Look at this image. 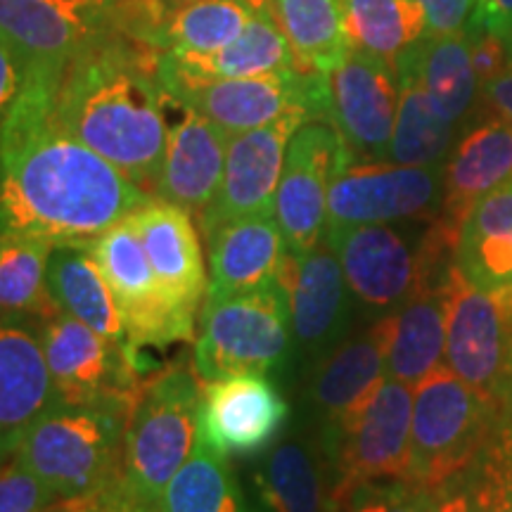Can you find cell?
Returning a JSON list of instances; mask_svg holds the SVG:
<instances>
[{"label":"cell","instance_id":"obj_47","mask_svg":"<svg viewBox=\"0 0 512 512\" xmlns=\"http://www.w3.org/2000/svg\"><path fill=\"white\" fill-rule=\"evenodd\" d=\"M169 8H174V5H183V3H190V0H164ZM242 3H247L249 8L256 10V12H264V10H271V0H242Z\"/></svg>","mask_w":512,"mask_h":512},{"label":"cell","instance_id":"obj_21","mask_svg":"<svg viewBox=\"0 0 512 512\" xmlns=\"http://www.w3.org/2000/svg\"><path fill=\"white\" fill-rule=\"evenodd\" d=\"M209 242L207 299H226L278 283L287 247L273 214L223 223Z\"/></svg>","mask_w":512,"mask_h":512},{"label":"cell","instance_id":"obj_9","mask_svg":"<svg viewBox=\"0 0 512 512\" xmlns=\"http://www.w3.org/2000/svg\"><path fill=\"white\" fill-rule=\"evenodd\" d=\"M55 403L107 408L131 418L145 382L126 344L100 335L69 313L57 311L38 328Z\"/></svg>","mask_w":512,"mask_h":512},{"label":"cell","instance_id":"obj_3","mask_svg":"<svg viewBox=\"0 0 512 512\" xmlns=\"http://www.w3.org/2000/svg\"><path fill=\"white\" fill-rule=\"evenodd\" d=\"M128 418L107 408L53 403L19 441L15 458L57 498H83L126 479Z\"/></svg>","mask_w":512,"mask_h":512},{"label":"cell","instance_id":"obj_17","mask_svg":"<svg viewBox=\"0 0 512 512\" xmlns=\"http://www.w3.org/2000/svg\"><path fill=\"white\" fill-rule=\"evenodd\" d=\"M335 249L349 290L375 309L401 306L425 285L420 256L387 223L335 228L325 233Z\"/></svg>","mask_w":512,"mask_h":512},{"label":"cell","instance_id":"obj_16","mask_svg":"<svg viewBox=\"0 0 512 512\" xmlns=\"http://www.w3.org/2000/svg\"><path fill=\"white\" fill-rule=\"evenodd\" d=\"M290 406L266 375L202 382V439L221 456L252 458L280 437Z\"/></svg>","mask_w":512,"mask_h":512},{"label":"cell","instance_id":"obj_27","mask_svg":"<svg viewBox=\"0 0 512 512\" xmlns=\"http://www.w3.org/2000/svg\"><path fill=\"white\" fill-rule=\"evenodd\" d=\"M46 280L57 309L100 335L126 344L117 302L88 245H55L50 249Z\"/></svg>","mask_w":512,"mask_h":512},{"label":"cell","instance_id":"obj_19","mask_svg":"<svg viewBox=\"0 0 512 512\" xmlns=\"http://www.w3.org/2000/svg\"><path fill=\"white\" fill-rule=\"evenodd\" d=\"M510 178L512 119H489L472 128L458 143L444 171V197L432 233L456 249L460 226L470 209Z\"/></svg>","mask_w":512,"mask_h":512},{"label":"cell","instance_id":"obj_49","mask_svg":"<svg viewBox=\"0 0 512 512\" xmlns=\"http://www.w3.org/2000/svg\"><path fill=\"white\" fill-rule=\"evenodd\" d=\"M0 465H3V460H0Z\"/></svg>","mask_w":512,"mask_h":512},{"label":"cell","instance_id":"obj_48","mask_svg":"<svg viewBox=\"0 0 512 512\" xmlns=\"http://www.w3.org/2000/svg\"><path fill=\"white\" fill-rule=\"evenodd\" d=\"M335 512H344V510H335Z\"/></svg>","mask_w":512,"mask_h":512},{"label":"cell","instance_id":"obj_38","mask_svg":"<svg viewBox=\"0 0 512 512\" xmlns=\"http://www.w3.org/2000/svg\"><path fill=\"white\" fill-rule=\"evenodd\" d=\"M60 498L12 456L0 465V512H48Z\"/></svg>","mask_w":512,"mask_h":512},{"label":"cell","instance_id":"obj_24","mask_svg":"<svg viewBox=\"0 0 512 512\" xmlns=\"http://www.w3.org/2000/svg\"><path fill=\"white\" fill-rule=\"evenodd\" d=\"M373 330L384 351V370L415 387L446 356V309L441 287H420Z\"/></svg>","mask_w":512,"mask_h":512},{"label":"cell","instance_id":"obj_42","mask_svg":"<svg viewBox=\"0 0 512 512\" xmlns=\"http://www.w3.org/2000/svg\"><path fill=\"white\" fill-rule=\"evenodd\" d=\"M24 67L8 43L0 38V126L8 117L10 107L15 105L19 91H22Z\"/></svg>","mask_w":512,"mask_h":512},{"label":"cell","instance_id":"obj_43","mask_svg":"<svg viewBox=\"0 0 512 512\" xmlns=\"http://www.w3.org/2000/svg\"><path fill=\"white\" fill-rule=\"evenodd\" d=\"M484 95L501 117L512 119V57L496 79L484 83Z\"/></svg>","mask_w":512,"mask_h":512},{"label":"cell","instance_id":"obj_7","mask_svg":"<svg viewBox=\"0 0 512 512\" xmlns=\"http://www.w3.org/2000/svg\"><path fill=\"white\" fill-rule=\"evenodd\" d=\"M166 95L219 126L228 136L252 131L290 112L311 121H330V74L290 69L252 79H195L159 72Z\"/></svg>","mask_w":512,"mask_h":512},{"label":"cell","instance_id":"obj_41","mask_svg":"<svg viewBox=\"0 0 512 512\" xmlns=\"http://www.w3.org/2000/svg\"><path fill=\"white\" fill-rule=\"evenodd\" d=\"M470 29L489 31L512 48V0H477Z\"/></svg>","mask_w":512,"mask_h":512},{"label":"cell","instance_id":"obj_15","mask_svg":"<svg viewBox=\"0 0 512 512\" xmlns=\"http://www.w3.org/2000/svg\"><path fill=\"white\" fill-rule=\"evenodd\" d=\"M399 100L401 83L394 64L351 48L330 74L332 124L342 133L351 157L387 159Z\"/></svg>","mask_w":512,"mask_h":512},{"label":"cell","instance_id":"obj_20","mask_svg":"<svg viewBox=\"0 0 512 512\" xmlns=\"http://www.w3.org/2000/svg\"><path fill=\"white\" fill-rule=\"evenodd\" d=\"M178 112L181 117L169 124L155 197L202 219L219 192L230 136L188 107L178 105Z\"/></svg>","mask_w":512,"mask_h":512},{"label":"cell","instance_id":"obj_44","mask_svg":"<svg viewBox=\"0 0 512 512\" xmlns=\"http://www.w3.org/2000/svg\"><path fill=\"white\" fill-rule=\"evenodd\" d=\"M102 512H159L157 505L140 503L136 496L128 491V486H121V489L114 494L110 501H107L105 510Z\"/></svg>","mask_w":512,"mask_h":512},{"label":"cell","instance_id":"obj_4","mask_svg":"<svg viewBox=\"0 0 512 512\" xmlns=\"http://www.w3.org/2000/svg\"><path fill=\"white\" fill-rule=\"evenodd\" d=\"M501 415L448 366L434 368L413 389L408 484L446 489L477 463L501 425Z\"/></svg>","mask_w":512,"mask_h":512},{"label":"cell","instance_id":"obj_32","mask_svg":"<svg viewBox=\"0 0 512 512\" xmlns=\"http://www.w3.org/2000/svg\"><path fill=\"white\" fill-rule=\"evenodd\" d=\"M256 489L268 512H335L316 460L299 441L268 448L256 472Z\"/></svg>","mask_w":512,"mask_h":512},{"label":"cell","instance_id":"obj_14","mask_svg":"<svg viewBox=\"0 0 512 512\" xmlns=\"http://www.w3.org/2000/svg\"><path fill=\"white\" fill-rule=\"evenodd\" d=\"M306 121L311 119L304 112H290L271 124L228 138L226 169L219 192L200 219L204 235L223 223L273 214L287 147Z\"/></svg>","mask_w":512,"mask_h":512},{"label":"cell","instance_id":"obj_34","mask_svg":"<svg viewBox=\"0 0 512 512\" xmlns=\"http://www.w3.org/2000/svg\"><path fill=\"white\" fill-rule=\"evenodd\" d=\"M256 10L242 0H190L169 8L159 53L204 55L226 48L249 27Z\"/></svg>","mask_w":512,"mask_h":512},{"label":"cell","instance_id":"obj_5","mask_svg":"<svg viewBox=\"0 0 512 512\" xmlns=\"http://www.w3.org/2000/svg\"><path fill=\"white\" fill-rule=\"evenodd\" d=\"M202 437V380L192 366L145 382L126 425L124 475L140 503L157 505Z\"/></svg>","mask_w":512,"mask_h":512},{"label":"cell","instance_id":"obj_36","mask_svg":"<svg viewBox=\"0 0 512 512\" xmlns=\"http://www.w3.org/2000/svg\"><path fill=\"white\" fill-rule=\"evenodd\" d=\"M159 512H247V505L228 458L200 437L164 489Z\"/></svg>","mask_w":512,"mask_h":512},{"label":"cell","instance_id":"obj_2","mask_svg":"<svg viewBox=\"0 0 512 512\" xmlns=\"http://www.w3.org/2000/svg\"><path fill=\"white\" fill-rule=\"evenodd\" d=\"M166 105L157 50L107 29L67 64L53 114L64 131L155 197L169 140Z\"/></svg>","mask_w":512,"mask_h":512},{"label":"cell","instance_id":"obj_45","mask_svg":"<svg viewBox=\"0 0 512 512\" xmlns=\"http://www.w3.org/2000/svg\"><path fill=\"white\" fill-rule=\"evenodd\" d=\"M434 512H475V505L467 494H453L446 486L437 491V510Z\"/></svg>","mask_w":512,"mask_h":512},{"label":"cell","instance_id":"obj_35","mask_svg":"<svg viewBox=\"0 0 512 512\" xmlns=\"http://www.w3.org/2000/svg\"><path fill=\"white\" fill-rule=\"evenodd\" d=\"M396 72L401 83V100L387 159L406 166H439L451 147L456 124L432 105L415 74L401 67H396Z\"/></svg>","mask_w":512,"mask_h":512},{"label":"cell","instance_id":"obj_37","mask_svg":"<svg viewBox=\"0 0 512 512\" xmlns=\"http://www.w3.org/2000/svg\"><path fill=\"white\" fill-rule=\"evenodd\" d=\"M344 512H434L437 494L408 482H373L349 491Z\"/></svg>","mask_w":512,"mask_h":512},{"label":"cell","instance_id":"obj_40","mask_svg":"<svg viewBox=\"0 0 512 512\" xmlns=\"http://www.w3.org/2000/svg\"><path fill=\"white\" fill-rule=\"evenodd\" d=\"M427 15V34H456L467 29L477 0H418Z\"/></svg>","mask_w":512,"mask_h":512},{"label":"cell","instance_id":"obj_6","mask_svg":"<svg viewBox=\"0 0 512 512\" xmlns=\"http://www.w3.org/2000/svg\"><path fill=\"white\" fill-rule=\"evenodd\" d=\"M292 335L290 302L280 280L238 297L207 299L192 368L202 382L268 375L287 361Z\"/></svg>","mask_w":512,"mask_h":512},{"label":"cell","instance_id":"obj_25","mask_svg":"<svg viewBox=\"0 0 512 512\" xmlns=\"http://www.w3.org/2000/svg\"><path fill=\"white\" fill-rule=\"evenodd\" d=\"M297 69L290 43L273 12H256L240 38L214 53H159V72L195 79H252Z\"/></svg>","mask_w":512,"mask_h":512},{"label":"cell","instance_id":"obj_23","mask_svg":"<svg viewBox=\"0 0 512 512\" xmlns=\"http://www.w3.org/2000/svg\"><path fill=\"white\" fill-rule=\"evenodd\" d=\"M290 302L292 332L304 349H320L335 337L347 306V278L328 240L304 254H285L278 275Z\"/></svg>","mask_w":512,"mask_h":512},{"label":"cell","instance_id":"obj_13","mask_svg":"<svg viewBox=\"0 0 512 512\" xmlns=\"http://www.w3.org/2000/svg\"><path fill=\"white\" fill-rule=\"evenodd\" d=\"M441 190L444 174L439 166L351 162L332 181L328 230L413 219L437 204Z\"/></svg>","mask_w":512,"mask_h":512},{"label":"cell","instance_id":"obj_29","mask_svg":"<svg viewBox=\"0 0 512 512\" xmlns=\"http://www.w3.org/2000/svg\"><path fill=\"white\" fill-rule=\"evenodd\" d=\"M271 12L302 72L332 74L351 50L342 0H271Z\"/></svg>","mask_w":512,"mask_h":512},{"label":"cell","instance_id":"obj_46","mask_svg":"<svg viewBox=\"0 0 512 512\" xmlns=\"http://www.w3.org/2000/svg\"><path fill=\"white\" fill-rule=\"evenodd\" d=\"M48 512H91L86 498H60L50 505Z\"/></svg>","mask_w":512,"mask_h":512},{"label":"cell","instance_id":"obj_12","mask_svg":"<svg viewBox=\"0 0 512 512\" xmlns=\"http://www.w3.org/2000/svg\"><path fill=\"white\" fill-rule=\"evenodd\" d=\"M112 29V0H0V38L24 72L62 74L79 50Z\"/></svg>","mask_w":512,"mask_h":512},{"label":"cell","instance_id":"obj_26","mask_svg":"<svg viewBox=\"0 0 512 512\" xmlns=\"http://www.w3.org/2000/svg\"><path fill=\"white\" fill-rule=\"evenodd\" d=\"M453 254L470 285L484 292L512 290V178L470 209Z\"/></svg>","mask_w":512,"mask_h":512},{"label":"cell","instance_id":"obj_39","mask_svg":"<svg viewBox=\"0 0 512 512\" xmlns=\"http://www.w3.org/2000/svg\"><path fill=\"white\" fill-rule=\"evenodd\" d=\"M472 67H475V74L479 83H489L496 79L498 74L503 72L505 64L510 62L512 48L503 38H498L489 31H477L472 29Z\"/></svg>","mask_w":512,"mask_h":512},{"label":"cell","instance_id":"obj_11","mask_svg":"<svg viewBox=\"0 0 512 512\" xmlns=\"http://www.w3.org/2000/svg\"><path fill=\"white\" fill-rule=\"evenodd\" d=\"M351 162L342 133L330 121H306L294 133L273 207L287 252L304 254L325 240L332 181Z\"/></svg>","mask_w":512,"mask_h":512},{"label":"cell","instance_id":"obj_28","mask_svg":"<svg viewBox=\"0 0 512 512\" xmlns=\"http://www.w3.org/2000/svg\"><path fill=\"white\" fill-rule=\"evenodd\" d=\"M396 67L415 74L432 105L453 124L477 95L479 79L472 67L470 29L456 34H425L399 57Z\"/></svg>","mask_w":512,"mask_h":512},{"label":"cell","instance_id":"obj_1","mask_svg":"<svg viewBox=\"0 0 512 512\" xmlns=\"http://www.w3.org/2000/svg\"><path fill=\"white\" fill-rule=\"evenodd\" d=\"M62 74L24 72L0 126V235L91 245L152 195L55 121Z\"/></svg>","mask_w":512,"mask_h":512},{"label":"cell","instance_id":"obj_8","mask_svg":"<svg viewBox=\"0 0 512 512\" xmlns=\"http://www.w3.org/2000/svg\"><path fill=\"white\" fill-rule=\"evenodd\" d=\"M413 387L384 377L377 387L328 432L337 479L332 505L342 508L351 489L373 482H408L411 467Z\"/></svg>","mask_w":512,"mask_h":512},{"label":"cell","instance_id":"obj_18","mask_svg":"<svg viewBox=\"0 0 512 512\" xmlns=\"http://www.w3.org/2000/svg\"><path fill=\"white\" fill-rule=\"evenodd\" d=\"M128 219L138 230V238L166 297L181 311L197 316L209 278L192 214L152 197L143 207L131 211Z\"/></svg>","mask_w":512,"mask_h":512},{"label":"cell","instance_id":"obj_10","mask_svg":"<svg viewBox=\"0 0 512 512\" xmlns=\"http://www.w3.org/2000/svg\"><path fill=\"white\" fill-rule=\"evenodd\" d=\"M88 249L98 261L117 302L126 349L133 363L143 349L195 342L197 316L181 311L166 297L138 238V230L128 216L93 240Z\"/></svg>","mask_w":512,"mask_h":512},{"label":"cell","instance_id":"obj_31","mask_svg":"<svg viewBox=\"0 0 512 512\" xmlns=\"http://www.w3.org/2000/svg\"><path fill=\"white\" fill-rule=\"evenodd\" d=\"M50 249L46 240L0 235V325L19 318L41 323L60 311L46 280Z\"/></svg>","mask_w":512,"mask_h":512},{"label":"cell","instance_id":"obj_30","mask_svg":"<svg viewBox=\"0 0 512 512\" xmlns=\"http://www.w3.org/2000/svg\"><path fill=\"white\" fill-rule=\"evenodd\" d=\"M384 377V351L373 328L339 347L313 380V401L328 418V432L347 418Z\"/></svg>","mask_w":512,"mask_h":512},{"label":"cell","instance_id":"obj_22","mask_svg":"<svg viewBox=\"0 0 512 512\" xmlns=\"http://www.w3.org/2000/svg\"><path fill=\"white\" fill-rule=\"evenodd\" d=\"M55 403L53 377L38 332L0 325V460L15 456L31 422Z\"/></svg>","mask_w":512,"mask_h":512},{"label":"cell","instance_id":"obj_33","mask_svg":"<svg viewBox=\"0 0 512 512\" xmlns=\"http://www.w3.org/2000/svg\"><path fill=\"white\" fill-rule=\"evenodd\" d=\"M351 48L399 62L427 34V15L418 0H342Z\"/></svg>","mask_w":512,"mask_h":512}]
</instances>
